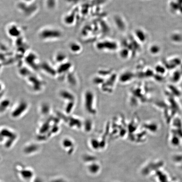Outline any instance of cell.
<instances>
[{
	"label": "cell",
	"instance_id": "5b68a950",
	"mask_svg": "<svg viewBox=\"0 0 182 182\" xmlns=\"http://www.w3.org/2000/svg\"><path fill=\"white\" fill-rule=\"evenodd\" d=\"M33 0H23V1L24 2H25L27 3H31V2H32Z\"/></svg>",
	"mask_w": 182,
	"mask_h": 182
},
{
	"label": "cell",
	"instance_id": "277c9868",
	"mask_svg": "<svg viewBox=\"0 0 182 182\" xmlns=\"http://www.w3.org/2000/svg\"><path fill=\"white\" fill-rule=\"evenodd\" d=\"M64 57L63 53L61 51H57L54 55V58L55 62L59 63L63 61V57Z\"/></svg>",
	"mask_w": 182,
	"mask_h": 182
},
{
	"label": "cell",
	"instance_id": "3957f363",
	"mask_svg": "<svg viewBox=\"0 0 182 182\" xmlns=\"http://www.w3.org/2000/svg\"><path fill=\"white\" fill-rule=\"evenodd\" d=\"M45 5L48 9H54L57 6V0H46Z\"/></svg>",
	"mask_w": 182,
	"mask_h": 182
},
{
	"label": "cell",
	"instance_id": "7a4b0ae2",
	"mask_svg": "<svg viewBox=\"0 0 182 182\" xmlns=\"http://www.w3.org/2000/svg\"><path fill=\"white\" fill-rule=\"evenodd\" d=\"M22 30L18 25L15 24L9 25L6 28L7 33L11 38H17L21 36Z\"/></svg>",
	"mask_w": 182,
	"mask_h": 182
},
{
	"label": "cell",
	"instance_id": "6da1fadb",
	"mask_svg": "<svg viewBox=\"0 0 182 182\" xmlns=\"http://www.w3.org/2000/svg\"><path fill=\"white\" fill-rule=\"evenodd\" d=\"M63 34L62 30L57 27L46 26L39 30L38 36L43 41H55L60 39Z\"/></svg>",
	"mask_w": 182,
	"mask_h": 182
}]
</instances>
